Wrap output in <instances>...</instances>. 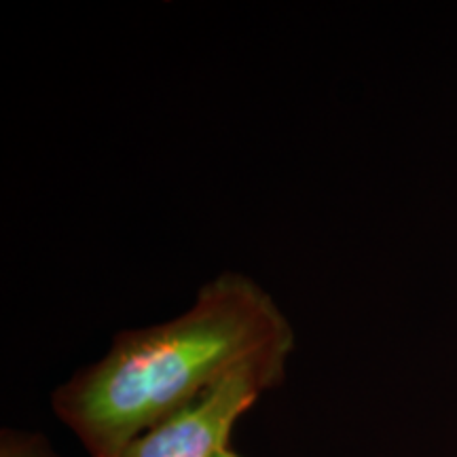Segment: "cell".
<instances>
[{"label": "cell", "instance_id": "cell-1", "mask_svg": "<svg viewBox=\"0 0 457 457\" xmlns=\"http://www.w3.org/2000/svg\"><path fill=\"white\" fill-rule=\"evenodd\" d=\"M293 347L295 330L271 295L244 273H220L180 316L114 335L51 403L89 457H121L244 364L288 360Z\"/></svg>", "mask_w": 457, "mask_h": 457}, {"label": "cell", "instance_id": "cell-2", "mask_svg": "<svg viewBox=\"0 0 457 457\" xmlns=\"http://www.w3.org/2000/svg\"><path fill=\"white\" fill-rule=\"evenodd\" d=\"M288 360L244 364L208 394L134 438L121 457H220L245 411L279 386Z\"/></svg>", "mask_w": 457, "mask_h": 457}, {"label": "cell", "instance_id": "cell-3", "mask_svg": "<svg viewBox=\"0 0 457 457\" xmlns=\"http://www.w3.org/2000/svg\"><path fill=\"white\" fill-rule=\"evenodd\" d=\"M0 457H62L43 434L24 430H3L0 434Z\"/></svg>", "mask_w": 457, "mask_h": 457}, {"label": "cell", "instance_id": "cell-4", "mask_svg": "<svg viewBox=\"0 0 457 457\" xmlns=\"http://www.w3.org/2000/svg\"><path fill=\"white\" fill-rule=\"evenodd\" d=\"M220 457H242V455H237V453H236V451H233L231 447H228V449L225 451V453H222Z\"/></svg>", "mask_w": 457, "mask_h": 457}]
</instances>
